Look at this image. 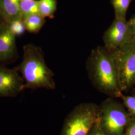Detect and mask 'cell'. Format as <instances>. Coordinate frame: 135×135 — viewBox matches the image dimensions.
Here are the masks:
<instances>
[{"mask_svg": "<svg viewBox=\"0 0 135 135\" xmlns=\"http://www.w3.org/2000/svg\"><path fill=\"white\" fill-rule=\"evenodd\" d=\"M87 71L93 86L110 97L120 98L121 90L118 69L111 51L104 46L93 49L87 63Z\"/></svg>", "mask_w": 135, "mask_h": 135, "instance_id": "cell-1", "label": "cell"}, {"mask_svg": "<svg viewBox=\"0 0 135 135\" xmlns=\"http://www.w3.org/2000/svg\"><path fill=\"white\" fill-rule=\"evenodd\" d=\"M17 71L24 79L25 89L54 90L56 88L54 74L46 63L42 50L33 44L24 46L23 60Z\"/></svg>", "mask_w": 135, "mask_h": 135, "instance_id": "cell-2", "label": "cell"}, {"mask_svg": "<svg viewBox=\"0 0 135 135\" xmlns=\"http://www.w3.org/2000/svg\"><path fill=\"white\" fill-rule=\"evenodd\" d=\"M116 98L109 97L98 106V123L107 135H124L131 116Z\"/></svg>", "mask_w": 135, "mask_h": 135, "instance_id": "cell-3", "label": "cell"}, {"mask_svg": "<svg viewBox=\"0 0 135 135\" xmlns=\"http://www.w3.org/2000/svg\"><path fill=\"white\" fill-rule=\"evenodd\" d=\"M98 114L96 104L78 105L66 118L60 135H89L98 121Z\"/></svg>", "mask_w": 135, "mask_h": 135, "instance_id": "cell-4", "label": "cell"}, {"mask_svg": "<svg viewBox=\"0 0 135 135\" xmlns=\"http://www.w3.org/2000/svg\"><path fill=\"white\" fill-rule=\"evenodd\" d=\"M118 69L122 92L135 86V38L114 50L110 51Z\"/></svg>", "mask_w": 135, "mask_h": 135, "instance_id": "cell-5", "label": "cell"}, {"mask_svg": "<svg viewBox=\"0 0 135 135\" xmlns=\"http://www.w3.org/2000/svg\"><path fill=\"white\" fill-rule=\"evenodd\" d=\"M133 38L129 21L115 18L104 34V47L112 51L129 42Z\"/></svg>", "mask_w": 135, "mask_h": 135, "instance_id": "cell-6", "label": "cell"}, {"mask_svg": "<svg viewBox=\"0 0 135 135\" xmlns=\"http://www.w3.org/2000/svg\"><path fill=\"white\" fill-rule=\"evenodd\" d=\"M24 89V79L17 70L0 67V97H15Z\"/></svg>", "mask_w": 135, "mask_h": 135, "instance_id": "cell-7", "label": "cell"}, {"mask_svg": "<svg viewBox=\"0 0 135 135\" xmlns=\"http://www.w3.org/2000/svg\"><path fill=\"white\" fill-rule=\"evenodd\" d=\"M16 37L11 31L8 22L0 26V62L8 61L15 55Z\"/></svg>", "mask_w": 135, "mask_h": 135, "instance_id": "cell-8", "label": "cell"}, {"mask_svg": "<svg viewBox=\"0 0 135 135\" xmlns=\"http://www.w3.org/2000/svg\"><path fill=\"white\" fill-rule=\"evenodd\" d=\"M0 13L8 23L22 19L20 0H0Z\"/></svg>", "mask_w": 135, "mask_h": 135, "instance_id": "cell-9", "label": "cell"}, {"mask_svg": "<svg viewBox=\"0 0 135 135\" xmlns=\"http://www.w3.org/2000/svg\"><path fill=\"white\" fill-rule=\"evenodd\" d=\"M25 29L32 33H38L45 24V19L40 14L31 15L22 17Z\"/></svg>", "mask_w": 135, "mask_h": 135, "instance_id": "cell-10", "label": "cell"}, {"mask_svg": "<svg viewBox=\"0 0 135 135\" xmlns=\"http://www.w3.org/2000/svg\"><path fill=\"white\" fill-rule=\"evenodd\" d=\"M40 14L44 18H54V15L57 9L56 0H39Z\"/></svg>", "mask_w": 135, "mask_h": 135, "instance_id": "cell-11", "label": "cell"}, {"mask_svg": "<svg viewBox=\"0 0 135 135\" xmlns=\"http://www.w3.org/2000/svg\"><path fill=\"white\" fill-rule=\"evenodd\" d=\"M132 0H112V4L114 8L115 18L126 19V14L128 8Z\"/></svg>", "mask_w": 135, "mask_h": 135, "instance_id": "cell-12", "label": "cell"}, {"mask_svg": "<svg viewBox=\"0 0 135 135\" xmlns=\"http://www.w3.org/2000/svg\"><path fill=\"white\" fill-rule=\"evenodd\" d=\"M20 8L23 17L31 15L40 14L38 1L20 0Z\"/></svg>", "mask_w": 135, "mask_h": 135, "instance_id": "cell-13", "label": "cell"}, {"mask_svg": "<svg viewBox=\"0 0 135 135\" xmlns=\"http://www.w3.org/2000/svg\"><path fill=\"white\" fill-rule=\"evenodd\" d=\"M120 98L130 116L135 117V96H126L123 94Z\"/></svg>", "mask_w": 135, "mask_h": 135, "instance_id": "cell-14", "label": "cell"}, {"mask_svg": "<svg viewBox=\"0 0 135 135\" xmlns=\"http://www.w3.org/2000/svg\"><path fill=\"white\" fill-rule=\"evenodd\" d=\"M8 24L11 31L16 36L22 35L26 30L22 19L15 20L8 23Z\"/></svg>", "mask_w": 135, "mask_h": 135, "instance_id": "cell-15", "label": "cell"}, {"mask_svg": "<svg viewBox=\"0 0 135 135\" xmlns=\"http://www.w3.org/2000/svg\"><path fill=\"white\" fill-rule=\"evenodd\" d=\"M124 135H135V117H131Z\"/></svg>", "mask_w": 135, "mask_h": 135, "instance_id": "cell-16", "label": "cell"}, {"mask_svg": "<svg viewBox=\"0 0 135 135\" xmlns=\"http://www.w3.org/2000/svg\"><path fill=\"white\" fill-rule=\"evenodd\" d=\"M89 135H107L105 134L103 130H102L101 128L99 125L98 123V121L97 122L96 125L94 126L93 128L92 129V130L89 133Z\"/></svg>", "mask_w": 135, "mask_h": 135, "instance_id": "cell-17", "label": "cell"}, {"mask_svg": "<svg viewBox=\"0 0 135 135\" xmlns=\"http://www.w3.org/2000/svg\"><path fill=\"white\" fill-rule=\"evenodd\" d=\"M129 22L130 25L131 27L134 35V37L135 38V15L133 17H132V18L129 21Z\"/></svg>", "mask_w": 135, "mask_h": 135, "instance_id": "cell-18", "label": "cell"}, {"mask_svg": "<svg viewBox=\"0 0 135 135\" xmlns=\"http://www.w3.org/2000/svg\"><path fill=\"white\" fill-rule=\"evenodd\" d=\"M5 22H6L4 18H3L2 15L0 13V26L3 24L4 23H5Z\"/></svg>", "mask_w": 135, "mask_h": 135, "instance_id": "cell-19", "label": "cell"}]
</instances>
